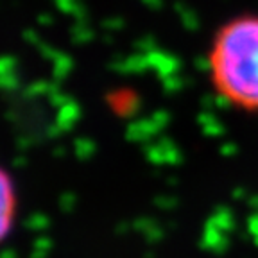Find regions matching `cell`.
I'll use <instances>...</instances> for the list:
<instances>
[{"instance_id": "1", "label": "cell", "mask_w": 258, "mask_h": 258, "mask_svg": "<svg viewBox=\"0 0 258 258\" xmlns=\"http://www.w3.org/2000/svg\"><path fill=\"white\" fill-rule=\"evenodd\" d=\"M210 85L235 109L258 113V11L226 18L206 50Z\"/></svg>"}, {"instance_id": "2", "label": "cell", "mask_w": 258, "mask_h": 258, "mask_svg": "<svg viewBox=\"0 0 258 258\" xmlns=\"http://www.w3.org/2000/svg\"><path fill=\"white\" fill-rule=\"evenodd\" d=\"M16 217V190L13 188L9 174L2 172V237H8Z\"/></svg>"}]
</instances>
